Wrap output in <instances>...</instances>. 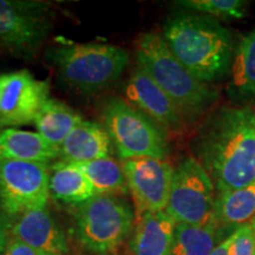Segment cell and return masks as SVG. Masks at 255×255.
I'll use <instances>...</instances> for the list:
<instances>
[{
  "mask_svg": "<svg viewBox=\"0 0 255 255\" xmlns=\"http://www.w3.org/2000/svg\"><path fill=\"white\" fill-rule=\"evenodd\" d=\"M193 152L216 193L255 181V116L248 108L222 107L210 114L193 141Z\"/></svg>",
  "mask_w": 255,
  "mask_h": 255,
  "instance_id": "obj_1",
  "label": "cell"
},
{
  "mask_svg": "<svg viewBox=\"0 0 255 255\" xmlns=\"http://www.w3.org/2000/svg\"><path fill=\"white\" fill-rule=\"evenodd\" d=\"M162 36L175 57L202 83L219 81L232 70L233 36L218 19L197 12H176L164 21Z\"/></svg>",
  "mask_w": 255,
  "mask_h": 255,
  "instance_id": "obj_2",
  "label": "cell"
},
{
  "mask_svg": "<svg viewBox=\"0 0 255 255\" xmlns=\"http://www.w3.org/2000/svg\"><path fill=\"white\" fill-rule=\"evenodd\" d=\"M137 68L143 70L167 94L188 122L199 119L215 103L218 94L194 77L178 60L163 36L149 31L139 36L135 46Z\"/></svg>",
  "mask_w": 255,
  "mask_h": 255,
  "instance_id": "obj_3",
  "label": "cell"
},
{
  "mask_svg": "<svg viewBox=\"0 0 255 255\" xmlns=\"http://www.w3.org/2000/svg\"><path fill=\"white\" fill-rule=\"evenodd\" d=\"M45 59L64 87L84 96L101 94L119 81L130 60L122 47L102 43L52 46Z\"/></svg>",
  "mask_w": 255,
  "mask_h": 255,
  "instance_id": "obj_4",
  "label": "cell"
},
{
  "mask_svg": "<svg viewBox=\"0 0 255 255\" xmlns=\"http://www.w3.org/2000/svg\"><path fill=\"white\" fill-rule=\"evenodd\" d=\"M136 214L127 199L96 194L76 205L73 232L83 248L94 255H111L130 238Z\"/></svg>",
  "mask_w": 255,
  "mask_h": 255,
  "instance_id": "obj_5",
  "label": "cell"
},
{
  "mask_svg": "<svg viewBox=\"0 0 255 255\" xmlns=\"http://www.w3.org/2000/svg\"><path fill=\"white\" fill-rule=\"evenodd\" d=\"M101 117L102 126L120 159H167L170 151L168 133L126 98H108L102 108Z\"/></svg>",
  "mask_w": 255,
  "mask_h": 255,
  "instance_id": "obj_6",
  "label": "cell"
},
{
  "mask_svg": "<svg viewBox=\"0 0 255 255\" xmlns=\"http://www.w3.org/2000/svg\"><path fill=\"white\" fill-rule=\"evenodd\" d=\"M50 4L0 0V49L32 59L53 26Z\"/></svg>",
  "mask_w": 255,
  "mask_h": 255,
  "instance_id": "obj_7",
  "label": "cell"
},
{
  "mask_svg": "<svg viewBox=\"0 0 255 255\" xmlns=\"http://www.w3.org/2000/svg\"><path fill=\"white\" fill-rule=\"evenodd\" d=\"M215 186L205 168L188 156L175 168L165 213L176 223L205 226L214 221Z\"/></svg>",
  "mask_w": 255,
  "mask_h": 255,
  "instance_id": "obj_8",
  "label": "cell"
},
{
  "mask_svg": "<svg viewBox=\"0 0 255 255\" xmlns=\"http://www.w3.org/2000/svg\"><path fill=\"white\" fill-rule=\"evenodd\" d=\"M49 197L47 164L0 158V210L12 221L30 210L46 208Z\"/></svg>",
  "mask_w": 255,
  "mask_h": 255,
  "instance_id": "obj_9",
  "label": "cell"
},
{
  "mask_svg": "<svg viewBox=\"0 0 255 255\" xmlns=\"http://www.w3.org/2000/svg\"><path fill=\"white\" fill-rule=\"evenodd\" d=\"M128 189L135 206L136 219L165 210L175 168L168 159L132 158L122 161Z\"/></svg>",
  "mask_w": 255,
  "mask_h": 255,
  "instance_id": "obj_10",
  "label": "cell"
},
{
  "mask_svg": "<svg viewBox=\"0 0 255 255\" xmlns=\"http://www.w3.org/2000/svg\"><path fill=\"white\" fill-rule=\"evenodd\" d=\"M50 84L34 77L28 70L0 75V122L2 127L34 123L49 100Z\"/></svg>",
  "mask_w": 255,
  "mask_h": 255,
  "instance_id": "obj_11",
  "label": "cell"
},
{
  "mask_svg": "<svg viewBox=\"0 0 255 255\" xmlns=\"http://www.w3.org/2000/svg\"><path fill=\"white\" fill-rule=\"evenodd\" d=\"M126 101L157 123L167 133L183 132L188 120L148 73L136 68L123 87Z\"/></svg>",
  "mask_w": 255,
  "mask_h": 255,
  "instance_id": "obj_12",
  "label": "cell"
},
{
  "mask_svg": "<svg viewBox=\"0 0 255 255\" xmlns=\"http://www.w3.org/2000/svg\"><path fill=\"white\" fill-rule=\"evenodd\" d=\"M9 234L38 252L58 255L69 253L65 233L46 208L30 210L14 219Z\"/></svg>",
  "mask_w": 255,
  "mask_h": 255,
  "instance_id": "obj_13",
  "label": "cell"
},
{
  "mask_svg": "<svg viewBox=\"0 0 255 255\" xmlns=\"http://www.w3.org/2000/svg\"><path fill=\"white\" fill-rule=\"evenodd\" d=\"M176 222L165 210L148 213L136 219L129 238L131 255H171Z\"/></svg>",
  "mask_w": 255,
  "mask_h": 255,
  "instance_id": "obj_14",
  "label": "cell"
},
{
  "mask_svg": "<svg viewBox=\"0 0 255 255\" xmlns=\"http://www.w3.org/2000/svg\"><path fill=\"white\" fill-rule=\"evenodd\" d=\"M60 150L40 135L27 130L4 128L0 131V158L49 164Z\"/></svg>",
  "mask_w": 255,
  "mask_h": 255,
  "instance_id": "obj_15",
  "label": "cell"
},
{
  "mask_svg": "<svg viewBox=\"0 0 255 255\" xmlns=\"http://www.w3.org/2000/svg\"><path fill=\"white\" fill-rule=\"evenodd\" d=\"M59 150L63 161L87 163L110 156L113 145L103 126L83 121L68 136Z\"/></svg>",
  "mask_w": 255,
  "mask_h": 255,
  "instance_id": "obj_16",
  "label": "cell"
},
{
  "mask_svg": "<svg viewBox=\"0 0 255 255\" xmlns=\"http://www.w3.org/2000/svg\"><path fill=\"white\" fill-rule=\"evenodd\" d=\"M50 195L60 202L76 206L91 199L96 193L77 163L62 159L50 168Z\"/></svg>",
  "mask_w": 255,
  "mask_h": 255,
  "instance_id": "obj_17",
  "label": "cell"
},
{
  "mask_svg": "<svg viewBox=\"0 0 255 255\" xmlns=\"http://www.w3.org/2000/svg\"><path fill=\"white\" fill-rule=\"evenodd\" d=\"M255 218V181L250 186L216 193L214 221L226 231L235 232Z\"/></svg>",
  "mask_w": 255,
  "mask_h": 255,
  "instance_id": "obj_18",
  "label": "cell"
},
{
  "mask_svg": "<svg viewBox=\"0 0 255 255\" xmlns=\"http://www.w3.org/2000/svg\"><path fill=\"white\" fill-rule=\"evenodd\" d=\"M83 117L72 108L57 98H49L34 120L37 132H39L50 144L60 146L73 130L83 122Z\"/></svg>",
  "mask_w": 255,
  "mask_h": 255,
  "instance_id": "obj_19",
  "label": "cell"
},
{
  "mask_svg": "<svg viewBox=\"0 0 255 255\" xmlns=\"http://www.w3.org/2000/svg\"><path fill=\"white\" fill-rule=\"evenodd\" d=\"M225 231L216 222L205 226L176 223L171 255H210L226 239H222Z\"/></svg>",
  "mask_w": 255,
  "mask_h": 255,
  "instance_id": "obj_20",
  "label": "cell"
},
{
  "mask_svg": "<svg viewBox=\"0 0 255 255\" xmlns=\"http://www.w3.org/2000/svg\"><path fill=\"white\" fill-rule=\"evenodd\" d=\"M232 94L255 98V28L239 44L232 64Z\"/></svg>",
  "mask_w": 255,
  "mask_h": 255,
  "instance_id": "obj_21",
  "label": "cell"
},
{
  "mask_svg": "<svg viewBox=\"0 0 255 255\" xmlns=\"http://www.w3.org/2000/svg\"><path fill=\"white\" fill-rule=\"evenodd\" d=\"M77 164L88 176L96 194L123 196L129 193L122 163L113 156Z\"/></svg>",
  "mask_w": 255,
  "mask_h": 255,
  "instance_id": "obj_22",
  "label": "cell"
},
{
  "mask_svg": "<svg viewBox=\"0 0 255 255\" xmlns=\"http://www.w3.org/2000/svg\"><path fill=\"white\" fill-rule=\"evenodd\" d=\"M177 6L215 19H240L245 17L246 2L242 0H182Z\"/></svg>",
  "mask_w": 255,
  "mask_h": 255,
  "instance_id": "obj_23",
  "label": "cell"
},
{
  "mask_svg": "<svg viewBox=\"0 0 255 255\" xmlns=\"http://www.w3.org/2000/svg\"><path fill=\"white\" fill-rule=\"evenodd\" d=\"M231 255H254L255 253V229L251 223L242 226L234 232Z\"/></svg>",
  "mask_w": 255,
  "mask_h": 255,
  "instance_id": "obj_24",
  "label": "cell"
},
{
  "mask_svg": "<svg viewBox=\"0 0 255 255\" xmlns=\"http://www.w3.org/2000/svg\"><path fill=\"white\" fill-rule=\"evenodd\" d=\"M39 252L24 244L23 241L18 240L15 238H9L7 246L2 255H38Z\"/></svg>",
  "mask_w": 255,
  "mask_h": 255,
  "instance_id": "obj_25",
  "label": "cell"
},
{
  "mask_svg": "<svg viewBox=\"0 0 255 255\" xmlns=\"http://www.w3.org/2000/svg\"><path fill=\"white\" fill-rule=\"evenodd\" d=\"M12 227V220L6 216L4 213L0 210V255L4 254L7 246V242L9 240V232Z\"/></svg>",
  "mask_w": 255,
  "mask_h": 255,
  "instance_id": "obj_26",
  "label": "cell"
},
{
  "mask_svg": "<svg viewBox=\"0 0 255 255\" xmlns=\"http://www.w3.org/2000/svg\"><path fill=\"white\" fill-rule=\"evenodd\" d=\"M234 232L231 235H228L225 240H222L218 246L215 247V250L212 252L210 255H231V248L233 244V238H234Z\"/></svg>",
  "mask_w": 255,
  "mask_h": 255,
  "instance_id": "obj_27",
  "label": "cell"
},
{
  "mask_svg": "<svg viewBox=\"0 0 255 255\" xmlns=\"http://www.w3.org/2000/svg\"><path fill=\"white\" fill-rule=\"evenodd\" d=\"M38 255H58V254H50V253H44V252H39Z\"/></svg>",
  "mask_w": 255,
  "mask_h": 255,
  "instance_id": "obj_28",
  "label": "cell"
},
{
  "mask_svg": "<svg viewBox=\"0 0 255 255\" xmlns=\"http://www.w3.org/2000/svg\"><path fill=\"white\" fill-rule=\"evenodd\" d=\"M251 225H252V227H253L254 229H255V218L252 220V222H251Z\"/></svg>",
  "mask_w": 255,
  "mask_h": 255,
  "instance_id": "obj_29",
  "label": "cell"
},
{
  "mask_svg": "<svg viewBox=\"0 0 255 255\" xmlns=\"http://www.w3.org/2000/svg\"><path fill=\"white\" fill-rule=\"evenodd\" d=\"M4 129V127H2V124H1V122H0V131H1V130Z\"/></svg>",
  "mask_w": 255,
  "mask_h": 255,
  "instance_id": "obj_30",
  "label": "cell"
},
{
  "mask_svg": "<svg viewBox=\"0 0 255 255\" xmlns=\"http://www.w3.org/2000/svg\"><path fill=\"white\" fill-rule=\"evenodd\" d=\"M254 116H255V113H254Z\"/></svg>",
  "mask_w": 255,
  "mask_h": 255,
  "instance_id": "obj_31",
  "label": "cell"
},
{
  "mask_svg": "<svg viewBox=\"0 0 255 255\" xmlns=\"http://www.w3.org/2000/svg\"><path fill=\"white\" fill-rule=\"evenodd\" d=\"M254 255H255V253H254Z\"/></svg>",
  "mask_w": 255,
  "mask_h": 255,
  "instance_id": "obj_32",
  "label": "cell"
}]
</instances>
